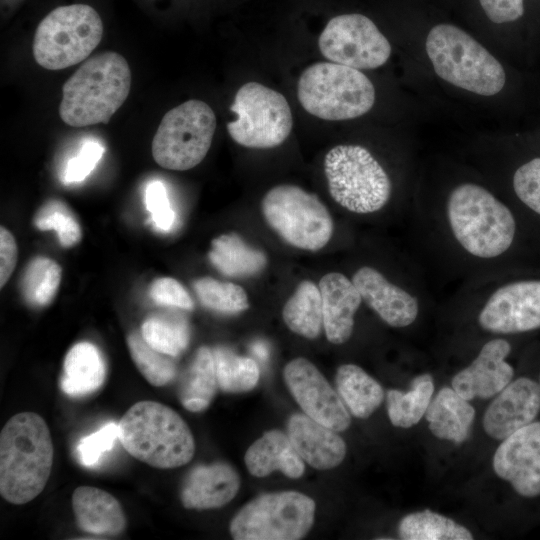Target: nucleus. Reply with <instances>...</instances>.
<instances>
[{"instance_id": "obj_25", "label": "nucleus", "mask_w": 540, "mask_h": 540, "mask_svg": "<svg viewBox=\"0 0 540 540\" xmlns=\"http://www.w3.org/2000/svg\"><path fill=\"white\" fill-rule=\"evenodd\" d=\"M425 417L435 437L461 444L470 437L475 409L453 388L443 387L431 400Z\"/></svg>"}, {"instance_id": "obj_45", "label": "nucleus", "mask_w": 540, "mask_h": 540, "mask_svg": "<svg viewBox=\"0 0 540 540\" xmlns=\"http://www.w3.org/2000/svg\"><path fill=\"white\" fill-rule=\"evenodd\" d=\"M17 244L14 236L3 226L0 229V287L9 280L17 263Z\"/></svg>"}, {"instance_id": "obj_48", "label": "nucleus", "mask_w": 540, "mask_h": 540, "mask_svg": "<svg viewBox=\"0 0 540 540\" xmlns=\"http://www.w3.org/2000/svg\"><path fill=\"white\" fill-rule=\"evenodd\" d=\"M527 1V0H526Z\"/></svg>"}, {"instance_id": "obj_29", "label": "nucleus", "mask_w": 540, "mask_h": 540, "mask_svg": "<svg viewBox=\"0 0 540 540\" xmlns=\"http://www.w3.org/2000/svg\"><path fill=\"white\" fill-rule=\"evenodd\" d=\"M219 388L213 351L201 346L188 368L179 389L181 404L191 412L205 410Z\"/></svg>"}, {"instance_id": "obj_17", "label": "nucleus", "mask_w": 540, "mask_h": 540, "mask_svg": "<svg viewBox=\"0 0 540 540\" xmlns=\"http://www.w3.org/2000/svg\"><path fill=\"white\" fill-rule=\"evenodd\" d=\"M510 352L511 345L503 338L486 342L471 364L453 376L452 388L467 400L497 395L514 375L512 366L506 361Z\"/></svg>"}, {"instance_id": "obj_18", "label": "nucleus", "mask_w": 540, "mask_h": 540, "mask_svg": "<svg viewBox=\"0 0 540 540\" xmlns=\"http://www.w3.org/2000/svg\"><path fill=\"white\" fill-rule=\"evenodd\" d=\"M540 411V385L520 377L501 390L487 407L483 428L488 436L504 440L532 423Z\"/></svg>"}, {"instance_id": "obj_44", "label": "nucleus", "mask_w": 540, "mask_h": 540, "mask_svg": "<svg viewBox=\"0 0 540 540\" xmlns=\"http://www.w3.org/2000/svg\"><path fill=\"white\" fill-rule=\"evenodd\" d=\"M150 296L157 303L191 310L193 300L185 288L174 278L163 277L155 280L150 288Z\"/></svg>"}, {"instance_id": "obj_4", "label": "nucleus", "mask_w": 540, "mask_h": 540, "mask_svg": "<svg viewBox=\"0 0 540 540\" xmlns=\"http://www.w3.org/2000/svg\"><path fill=\"white\" fill-rule=\"evenodd\" d=\"M118 439L132 457L160 469L183 466L195 453L187 423L172 408L156 401L132 405L118 423Z\"/></svg>"}, {"instance_id": "obj_23", "label": "nucleus", "mask_w": 540, "mask_h": 540, "mask_svg": "<svg viewBox=\"0 0 540 540\" xmlns=\"http://www.w3.org/2000/svg\"><path fill=\"white\" fill-rule=\"evenodd\" d=\"M72 507L78 527L89 534L117 536L126 527L119 501L107 491L79 486L72 495Z\"/></svg>"}, {"instance_id": "obj_10", "label": "nucleus", "mask_w": 540, "mask_h": 540, "mask_svg": "<svg viewBox=\"0 0 540 540\" xmlns=\"http://www.w3.org/2000/svg\"><path fill=\"white\" fill-rule=\"evenodd\" d=\"M216 129L212 108L201 100H188L162 118L152 141V155L163 168L185 171L208 153Z\"/></svg>"}, {"instance_id": "obj_13", "label": "nucleus", "mask_w": 540, "mask_h": 540, "mask_svg": "<svg viewBox=\"0 0 540 540\" xmlns=\"http://www.w3.org/2000/svg\"><path fill=\"white\" fill-rule=\"evenodd\" d=\"M318 46L331 62L358 70L380 67L391 54L385 35L370 17L359 12L330 18L320 33Z\"/></svg>"}, {"instance_id": "obj_21", "label": "nucleus", "mask_w": 540, "mask_h": 540, "mask_svg": "<svg viewBox=\"0 0 540 540\" xmlns=\"http://www.w3.org/2000/svg\"><path fill=\"white\" fill-rule=\"evenodd\" d=\"M240 477L229 464L216 462L191 470L181 489V501L187 509L220 508L238 493Z\"/></svg>"}, {"instance_id": "obj_27", "label": "nucleus", "mask_w": 540, "mask_h": 540, "mask_svg": "<svg viewBox=\"0 0 540 540\" xmlns=\"http://www.w3.org/2000/svg\"><path fill=\"white\" fill-rule=\"evenodd\" d=\"M335 383L347 409L357 418H368L383 402L382 386L355 364L341 365L337 369Z\"/></svg>"}, {"instance_id": "obj_39", "label": "nucleus", "mask_w": 540, "mask_h": 540, "mask_svg": "<svg viewBox=\"0 0 540 540\" xmlns=\"http://www.w3.org/2000/svg\"><path fill=\"white\" fill-rule=\"evenodd\" d=\"M118 439V424L108 422L97 431L81 438L76 446L79 462L85 467L98 464L103 455L110 451Z\"/></svg>"}, {"instance_id": "obj_6", "label": "nucleus", "mask_w": 540, "mask_h": 540, "mask_svg": "<svg viewBox=\"0 0 540 540\" xmlns=\"http://www.w3.org/2000/svg\"><path fill=\"white\" fill-rule=\"evenodd\" d=\"M302 107L329 121L360 117L375 102V89L361 71L334 62H318L301 74L297 88Z\"/></svg>"}, {"instance_id": "obj_5", "label": "nucleus", "mask_w": 540, "mask_h": 540, "mask_svg": "<svg viewBox=\"0 0 540 540\" xmlns=\"http://www.w3.org/2000/svg\"><path fill=\"white\" fill-rule=\"evenodd\" d=\"M425 48L435 73L452 85L482 96L495 95L505 85L506 74L501 63L455 24L433 25Z\"/></svg>"}, {"instance_id": "obj_43", "label": "nucleus", "mask_w": 540, "mask_h": 540, "mask_svg": "<svg viewBox=\"0 0 540 540\" xmlns=\"http://www.w3.org/2000/svg\"><path fill=\"white\" fill-rule=\"evenodd\" d=\"M479 10L492 24L506 25L520 21L526 13V0H476Z\"/></svg>"}, {"instance_id": "obj_33", "label": "nucleus", "mask_w": 540, "mask_h": 540, "mask_svg": "<svg viewBox=\"0 0 540 540\" xmlns=\"http://www.w3.org/2000/svg\"><path fill=\"white\" fill-rule=\"evenodd\" d=\"M212 351L218 385L222 391L246 392L257 385L260 371L255 360L239 356L225 346H217Z\"/></svg>"}, {"instance_id": "obj_47", "label": "nucleus", "mask_w": 540, "mask_h": 540, "mask_svg": "<svg viewBox=\"0 0 540 540\" xmlns=\"http://www.w3.org/2000/svg\"><path fill=\"white\" fill-rule=\"evenodd\" d=\"M539 385H540V380H539Z\"/></svg>"}, {"instance_id": "obj_8", "label": "nucleus", "mask_w": 540, "mask_h": 540, "mask_svg": "<svg viewBox=\"0 0 540 540\" xmlns=\"http://www.w3.org/2000/svg\"><path fill=\"white\" fill-rule=\"evenodd\" d=\"M98 12L87 4L60 6L39 23L33 56L41 67L60 70L86 60L102 39Z\"/></svg>"}, {"instance_id": "obj_34", "label": "nucleus", "mask_w": 540, "mask_h": 540, "mask_svg": "<svg viewBox=\"0 0 540 540\" xmlns=\"http://www.w3.org/2000/svg\"><path fill=\"white\" fill-rule=\"evenodd\" d=\"M141 335L155 350L178 356L189 343V328L179 317L158 315L148 318L141 326Z\"/></svg>"}, {"instance_id": "obj_36", "label": "nucleus", "mask_w": 540, "mask_h": 540, "mask_svg": "<svg viewBox=\"0 0 540 540\" xmlns=\"http://www.w3.org/2000/svg\"><path fill=\"white\" fill-rule=\"evenodd\" d=\"M127 345L133 362L151 385L164 386L175 378L176 366L171 356L152 348L141 334L131 333Z\"/></svg>"}, {"instance_id": "obj_42", "label": "nucleus", "mask_w": 540, "mask_h": 540, "mask_svg": "<svg viewBox=\"0 0 540 540\" xmlns=\"http://www.w3.org/2000/svg\"><path fill=\"white\" fill-rule=\"evenodd\" d=\"M145 203L154 227L162 232L170 231L175 222V212L171 208L166 188L161 181L153 180L148 183Z\"/></svg>"}, {"instance_id": "obj_22", "label": "nucleus", "mask_w": 540, "mask_h": 540, "mask_svg": "<svg viewBox=\"0 0 540 540\" xmlns=\"http://www.w3.org/2000/svg\"><path fill=\"white\" fill-rule=\"evenodd\" d=\"M318 286L326 337L333 344H343L353 333L354 316L363 302L361 295L352 280L338 272L324 275Z\"/></svg>"}, {"instance_id": "obj_35", "label": "nucleus", "mask_w": 540, "mask_h": 540, "mask_svg": "<svg viewBox=\"0 0 540 540\" xmlns=\"http://www.w3.org/2000/svg\"><path fill=\"white\" fill-rule=\"evenodd\" d=\"M61 272V267L52 259H33L22 279V291L26 300L35 306L48 305L59 288Z\"/></svg>"}, {"instance_id": "obj_40", "label": "nucleus", "mask_w": 540, "mask_h": 540, "mask_svg": "<svg viewBox=\"0 0 540 540\" xmlns=\"http://www.w3.org/2000/svg\"><path fill=\"white\" fill-rule=\"evenodd\" d=\"M512 186L518 199L540 216V157H535L516 169Z\"/></svg>"}, {"instance_id": "obj_9", "label": "nucleus", "mask_w": 540, "mask_h": 540, "mask_svg": "<svg viewBox=\"0 0 540 540\" xmlns=\"http://www.w3.org/2000/svg\"><path fill=\"white\" fill-rule=\"evenodd\" d=\"M267 224L289 245L318 251L330 241L333 220L321 200L301 187L282 184L271 188L261 203Z\"/></svg>"}, {"instance_id": "obj_7", "label": "nucleus", "mask_w": 540, "mask_h": 540, "mask_svg": "<svg viewBox=\"0 0 540 540\" xmlns=\"http://www.w3.org/2000/svg\"><path fill=\"white\" fill-rule=\"evenodd\" d=\"M324 170L331 197L350 212L374 213L390 200L392 185L388 174L362 146H335L325 156Z\"/></svg>"}, {"instance_id": "obj_32", "label": "nucleus", "mask_w": 540, "mask_h": 540, "mask_svg": "<svg viewBox=\"0 0 540 540\" xmlns=\"http://www.w3.org/2000/svg\"><path fill=\"white\" fill-rule=\"evenodd\" d=\"M404 540H471L472 533L442 514L423 510L407 514L398 526Z\"/></svg>"}, {"instance_id": "obj_26", "label": "nucleus", "mask_w": 540, "mask_h": 540, "mask_svg": "<svg viewBox=\"0 0 540 540\" xmlns=\"http://www.w3.org/2000/svg\"><path fill=\"white\" fill-rule=\"evenodd\" d=\"M106 377V365L98 348L80 342L67 352L59 386L69 396L81 397L98 390Z\"/></svg>"}, {"instance_id": "obj_15", "label": "nucleus", "mask_w": 540, "mask_h": 540, "mask_svg": "<svg viewBox=\"0 0 540 540\" xmlns=\"http://www.w3.org/2000/svg\"><path fill=\"white\" fill-rule=\"evenodd\" d=\"M284 381L304 414L336 431L346 430L351 423L349 410L318 368L299 357L286 364Z\"/></svg>"}, {"instance_id": "obj_1", "label": "nucleus", "mask_w": 540, "mask_h": 540, "mask_svg": "<svg viewBox=\"0 0 540 540\" xmlns=\"http://www.w3.org/2000/svg\"><path fill=\"white\" fill-rule=\"evenodd\" d=\"M447 231L459 249L477 261H495L512 247L517 226L513 212L482 185L464 182L448 194Z\"/></svg>"}, {"instance_id": "obj_3", "label": "nucleus", "mask_w": 540, "mask_h": 540, "mask_svg": "<svg viewBox=\"0 0 540 540\" xmlns=\"http://www.w3.org/2000/svg\"><path fill=\"white\" fill-rule=\"evenodd\" d=\"M131 71L126 59L106 51L89 59L62 87L59 115L72 127L108 123L127 99Z\"/></svg>"}, {"instance_id": "obj_41", "label": "nucleus", "mask_w": 540, "mask_h": 540, "mask_svg": "<svg viewBox=\"0 0 540 540\" xmlns=\"http://www.w3.org/2000/svg\"><path fill=\"white\" fill-rule=\"evenodd\" d=\"M104 151L100 142L94 139L85 140L78 153L67 162L63 175L64 182L72 184L85 180L100 161Z\"/></svg>"}, {"instance_id": "obj_38", "label": "nucleus", "mask_w": 540, "mask_h": 540, "mask_svg": "<svg viewBox=\"0 0 540 540\" xmlns=\"http://www.w3.org/2000/svg\"><path fill=\"white\" fill-rule=\"evenodd\" d=\"M35 226L40 230H55L59 242L71 247L81 239L82 232L70 209L62 201L51 200L38 211Z\"/></svg>"}, {"instance_id": "obj_28", "label": "nucleus", "mask_w": 540, "mask_h": 540, "mask_svg": "<svg viewBox=\"0 0 540 540\" xmlns=\"http://www.w3.org/2000/svg\"><path fill=\"white\" fill-rule=\"evenodd\" d=\"M208 257L219 272L230 277L255 275L267 264L262 251L252 248L235 233L223 234L212 240Z\"/></svg>"}, {"instance_id": "obj_24", "label": "nucleus", "mask_w": 540, "mask_h": 540, "mask_svg": "<svg viewBox=\"0 0 540 540\" xmlns=\"http://www.w3.org/2000/svg\"><path fill=\"white\" fill-rule=\"evenodd\" d=\"M244 461L250 474L259 478L279 470L288 478L298 479L305 470L304 460L280 430L265 432L247 449Z\"/></svg>"}, {"instance_id": "obj_2", "label": "nucleus", "mask_w": 540, "mask_h": 540, "mask_svg": "<svg viewBox=\"0 0 540 540\" xmlns=\"http://www.w3.org/2000/svg\"><path fill=\"white\" fill-rule=\"evenodd\" d=\"M53 443L45 420L34 412L12 416L0 433V493L21 505L45 488L53 464Z\"/></svg>"}, {"instance_id": "obj_46", "label": "nucleus", "mask_w": 540, "mask_h": 540, "mask_svg": "<svg viewBox=\"0 0 540 540\" xmlns=\"http://www.w3.org/2000/svg\"><path fill=\"white\" fill-rule=\"evenodd\" d=\"M251 351L260 361H266L269 358V347L264 341L254 342L251 345Z\"/></svg>"}, {"instance_id": "obj_12", "label": "nucleus", "mask_w": 540, "mask_h": 540, "mask_svg": "<svg viewBox=\"0 0 540 540\" xmlns=\"http://www.w3.org/2000/svg\"><path fill=\"white\" fill-rule=\"evenodd\" d=\"M230 109L237 117L227 124V130L241 146L273 148L282 144L292 130V113L286 98L263 84L242 85Z\"/></svg>"}, {"instance_id": "obj_11", "label": "nucleus", "mask_w": 540, "mask_h": 540, "mask_svg": "<svg viewBox=\"0 0 540 540\" xmlns=\"http://www.w3.org/2000/svg\"><path fill=\"white\" fill-rule=\"evenodd\" d=\"M314 500L297 491L259 495L244 505L230 523L236 540H297L311 529Z\"/></svg>"}, {"instance_id": "obj_19", "label": "nucleus", "mask_w": 540, "mask_h": 540, "mask_svg": "<svg viewBox=\"0 0 540 540\" xmlns=\"http://www.w3.org/2000/svg\"><path fill=\"white\" fill-rule=\"evenodd\" d=\"M351 280L362 301L389 326L403 328L417 319L420 303L416 295L392 283L377 269L363 266Z\"/></svg>"}, {"instance_id": "obj_31", "label": "nucleus", "mask_w": 540, "mask_h": 540, "mask_svg": "<svg viewBox=\"0 0 540 540\" xmlns=\"http://www.w3.org/2000/svg\"><path fill=\"white\" fill-rule=\"evenodd\" d=\"M434 393L430 374H420L411 382L410 390L391 389L387 392V413L390 422L400 428L416 425L425 415Z\"/></svg>"}, {"instance_id": "obj_16", "label": "nucleus", "mask_w": 540, "mask_h": 540, "mask_svg": "<svg viewBox=\"0 0 540 540\" xmlns=\"http://www.w3.org/2000/svg\"><path fill=\"white\" fill-rule=\"evenodd\" d=\"M495 474L523 497L540 495V422L517 430L498 446L492 462Z\"/></svg>"}, {"instance_id": "obj_37", "label": "nucleus", "mask_w": 540, "mask_h": 540, "mask_svg": "<svg viewBox=\"0 0 540 540\" xmlns=\"http://www.w3.org/2000/svg\"><path fill=\"white\" fill-rule=\"evenodd\" d=\"M194 290L202 305L219 313L236 314L249 307L245 290L231 282L205 277L194 282Z\"/></svg>"}, {"instance_id": "obj_20", "label": "nucleus", "mask_w": 540, "mask_h": 540, "mask_svg": "<svg viewBox=\"0 0 540 540\" xmlns=\"http://www.w3.org/2000/svg\"><path fill=\"white\" fill-rule=\"evenodd\" d=\"M287 435L304 462L315 469L335 468L346 456V443L336 431L304 413L289 418Z\"/></svg>"}, {"instance_id": "obj_30", "label": "nucleus", "mask_w": 540, "mask_h": 540, "mask_svg": "<svg viewBox=\"0 0 540 540\" xmlns=\"http://www.w3.org/2000/svg\"><path fill=\"white\" fill-rule=\"evenodd\" d=\"M282 316L294 333L307 339L317 338L324 328L319 286L310 280L302 281L285 303Z\"/></svg>"}, {"instance_id": "obj_14", "label": "nucleus", "mask_w": 540, "mask_h": 540, "mask_svg": "<svg viewBox=\"0 0 540 540\" xmlns=\"http://www.w3.org/2000/svg\"><path fill=\"white\" fill-rule=\"evenodd\" d=\"M479 326L494 334H516L540 328V280L512 281L494 289L482 305Z\"/></svg>"}]
</instances>
